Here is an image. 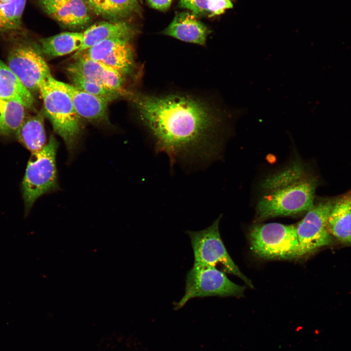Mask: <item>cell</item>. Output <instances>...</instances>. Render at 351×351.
<instances>
[{
    "instance_id": "obj_19",
    "label": "cell",
    "mask_w": 351,
    "mask_h": 351,
    "mask_svg": "<svg viewBox=\"0 0 351 351\" xmlns=\"http://www.w3.org/2000/svg\"><path fill=\"white\" fill-rule=\"evenodd\" d=\"M27 0H10L0 5V35L23 31L22 17Z\"/></svg>"
},
{
    "instance_id": "obj_8",
    "label": "cell",
    "mask_w": 351,
    "mask_h": 351,
    "mask_svg": "<svg viewBox=\"0 0 351 351\" xmlns=\"http://www.w3.org/2000/svg\"><path fill=\"white\" fill-rule=\"evenodd\" d=\"M335 197L320 199L307 212L296 226L298 242L297 257H301L333 242L328 219Z\"/></svg>"
},
{
    "instance_id": "obj_23",
    "label": "cell",
    "mask_w": 351,
    "mask_h": 351,
    "mask_svg": "<svg viewBox=\"0 0 351 351\" xmlns=\"http://www.w3.org/2000/svg\"><path fill=\"white\" fill-rule=\"evenodd\" d=\"M135 35L116 37L101 41L87 50L74 57L81 56L93 60L101 61L114 49L130 41H132Z\"/></svg>"
},
{
    "instance_id": "obj_1",
    "label": "cell",
    "mask_w": 351,
    "mask_h": 351,
    "mask_svg": "<svg viewBox=\"0 0 351 351\" xmlns=\"http://www.w3.org/2000/svg\"><path fill=\"white\" fill-rule=\"evenodd\" d=\"M132 98L156 151L166 154L171 164L202 165L215 159L222 149L227 122L246 111L223 108L179 93Z\"/></svg>"
},
{
    "instance_id": "obj_27",
    "label": "cell",
    "mask_w": 351,
    "mask_h": 351,
    "mask_svg": "<svg viewBox=\"0 0 351 351\" xmlns=\"http://www.w3.org/2000/svg\"><path fill=\"white\" fill-rule=\"evenodd\" d=\"M230 0H208V14L210 16L222 14L226 9L232 8Z\"/></svg>"
},
{
    "instance_id": "obj_18",
    "label": "cell",
    "mask_w": 351,
    "mask_h": 351,
    "mask_svg": "<svg viewBox=\"0 0 351 351\" xmlns=\"http://www.w3.org/2000/svg\"><path fill=\"white\" fill-rule=\"evenodd\" d=\"M40 50L50 58L63 56L80 49L82 44L81 32H63L39 40Z\"/></svg>"
},
{
    "instance_id": "obj_2",
    "label": "cell",
    "mask_w": 351,
    "mask_h": 351,
    "mask_svg": "<svg viewBox=\"0 0 351 351\" xmlns=\"http://www.w3.org/2000/svg\"><path fill=\"white\" fill-rule=\"evenodd\" d=\"M319 182L300 160L266 176L260 183L256 206L258 220L307 212L314 203Z\"/></svg>"
},
{
    "instance_id": "obj_25",
    "label": "cell",
    "mask_w": 351,
    "mask_h": 351,
    "mask_svg": "<svg viewBox=\"0 0 351 351\" xmlns=\"http://www.w3.org/2000/svg\"><path fill=\"white\" fill-rule=\"evenodd\" d=\"M88 2L97 14L109 20L110 21H118L108 0H88Z\"/></svg>"
},
{
    "instance_id": "obj_14",
    "label": "cell",
    "mask_w": 351,
    "mask_h": 351,
    "mask_svg": "<svg viewBox=\"0 0 351 351\" xmlns=\"http://www.w3.org/2000/svg\"><path fill=\"white\" fill-rule=\"evenodd\" d=\"M91 9L85 0H67L43 11L59 23L75 28L85 26L90 22Z\"/></svg>"
},
{
    "instance_id": "obj_12",
    "label": "cell",
    "mask_w": 351,
    "mask_h": 351,
    "mask_svg": "<svg viewBox=\"0 0 351 351\" xmlns=\"http://www.w3.org/2000/svg\"><path fill=\"white\" fill-rule=\"evenodd\" d=\"M210 31L195 15L187 12L177 13L162 33L177 39L204 45Z\"/></svg>"
},
{
    "instance_id": "obj_7",
    "label": "cell",
    "mask_w": 351,
    "mask_h": 351,
    "mask_svg": "<svg viewBox=\"0 0 351 351\" xmlns=\"http://www.w3.org/2000/svg\"><path fill=\"white\" fill-rule=\"evenodd\" d=\"M221 215L208 228L198 231H187L194 255V263L216 268L219 265L222 270L235 275L253 288V284L239 270L227 252L221 239L219 224Z\"/></svg>"
},
{
    "instance_id": "obj_4",
    "label": "cell",
    "mask_w": 351,
    "mask_h": 351,
    "mask_svg": "<svg viewBox=\"0 0 351 351\" xmlns=\"http://www.w3.org/2000/svg\"><path fill=\"white\" fill-rule=\"evenodd\" d=\"M58 144L51 135L45 146L32 153L28 160L22 183L26 214L39 197L58 188L56 163Z\"/></svg>"
},
{
    "instance_id": "obj_3",
    "label": "cell",
    "mask_w": 351,
    "mask_h": 351,
    "mask_svg": "<svg viewBox=\"0 0 351 351\" xmlns=\"http://www.w3.org/2000/svg\"><path fill=\"white\" fill-rule=\"evenodd\" d=\"M38 91L55 132L63 139L67 150L73 152L78 145L81 128L80 117L69 96L52 76L41 83Z\"/></svg>"
},
{
    "instance_id": "obj_16",
    "label": "cell",
    "mask_w": 351,
    "mask_h": 351,
    "mask_svg": "<svg viewBox=\"0 0 351 351\" xmlns=\"http://www.w3.org/2000/svg\"><path fill=\"white\" fill-rule=\"evenodd\" d=\"M0 98L19 102L31 109L35 99L7 64L0 59Z\"/></svg>"
},
{
    "instance_id": "obj_5",
    "label": "cell",
    "mask_w": 351,
    "mask_h": 351,
    "mask_svg": "<svg viewBox=\"0 0 351 351\" xmlns=\"http://www.w3.org/2000/svg\"><path fill=\"white\" fill-rule=\"evenodd\" d=\"M251 249L258 256L270 259L297 257L296 226L273 222L256 224L249 233Z\"/></svg>"
},
{
    "instance_id": "obj_26",
    "label": "cell",
    "mask_w": 351,
    "mask_h": 351,
    "mask_svg": "<svg viewBox=\"0 0 351 351\" xmlns=\"http://www.w3.org/2000/svg\"><path fill=\"white\" fill-rule=\"evenodd\" d=\"M208 0H180V7L190 10L195 16L208 14Z\"/></svg>"
},
{
    "instance_id": "obj_28",
    "label": "cell",
    "mask_w": 351,
    "mask_h": 351,
    "mask_svg": "<svg viewBox=\"0 0 351 351\" xmlns=\"http://www.w3.org/2000/svg\"><path fill=\"white\" fill-rule=\"evenodd\" d=\"M173 0H147L149 5L153 8L166 11L170 7Z\"/></svg>"
},
{
    "instance_id": "obj_10",
    "label": "cell",
    "mask_w": 351,
    "mask_h": 351,
    "mask_svg": "<svg viewBox=\"0 0 351 351\" xmlns=\"http://www.w3.org/2000/svg\"><path fill=\"white\" fill-rule=\"evenodd\" d=\"M74 60L67 68V72L79 74L92 79L123 96L128 94L124 88V77L102 62L81 56L73 57Z\"/></svg>"
},
{
    "instance_id": "obj_20",
    "label": "cell",
    "mask_w": 351,
    "mask_h": 351,
    "mask_svg": "<svg viewBox=\"0 0 351 351\" xmlns=\"http://www.w3.org/2000/svg\"><path fill=\"white\" fill-rule=\"evenodd\" d=\"M21 104L0 98V135L15 134L26 117L25 109Z\"/></svg>"
},
{
    "instance_id": "obj_30",
    "label": "cell",
    "mask_w": 351,
    "mask_h": 351,
    "mask_svg": "<svg viewBox=\"0 0 351 351\" xmlns=\"http://www.w3.org/2000/svg\"><path fill=\"white\" fill-rule=\"evenodd\" d=\"M10 0H0V2H4V1H9Z\"/></svg>"
},
{
    "instance_id": "obj_11",
    "label": "cell",
    "mask_w": 351,
    "mask_h": 351,
    "mask_svg": "<svg viewBox=\"0 0 351 351\" xmlns=\"http://www.w3.org/2000/svg\"><path fill=\"white\" fill-rule=\"evenodd\" d=\"M58 83L69 96L79 117L93 121L106 120L110 101L83 91L73 85L58 80Z\"/></svg>"
},
{
    "instance_id": "obj_31",
    "label": "cell",
    "mask_w": 351,
    "mask_h": 351,
    "mask_svg": "<svg viewBox=\"0 0 351 351\" xmlns=\"http://www.w3.org/2000/svg\"><path fill=\"white\" fill-rule=\"evenodd\" d=\"M139 3L142 4L143 3V0H138Z\"/></svg>"
},
{
    "instance_id": "obj_6",
    "label": "cell",
    "mask_w": 351,
    "mask_h": 351,
    "mask_svg": "<svg viewBox=\"0 0 351 351\" xmlns=\"http://www.w3.org/2000/svg\"><path fill=\"white\" fill-rule=\"evenodd\" d=\"M246 288L231 281L222 271L215 267L194 263L188 272L185 294L175 307H183L191 299L212 296H242Z\"/></svg>"
},
{
    "instance_id": "obj_21",
    "label": "cell",
    "mask_w": 351,
    "mask_h": 351,
    "mask_svg": "<svg viewBox=\"0 0 351 351\" xmlns=\"http://www.w3.org/2000/svg\"><path fill=\"white\" fill-rule=\"evenodd\" d=\"M100 62L126 77L135 67L134 51L131 41L126 42L112 50Z\"/></svg>"
},
{
    "instance_id": "obj_24",
    "label": "cell",
    "mask_w": 351,
    "mask_h": 351,
    "mask_svg": "<svg viewBox=\"0 0 351 351\" xmlns=\"http://www.w3.org/2000/svg\"><path fill=\"white\" fill-rule=\"evenodd\" d=\"M108 0L118 21L127 20L131 18L141 15V8L138 0Z\"/></svg>"
},
{
    "instance_id": "obj_22",
    "label": "cell",
    "mask_w": 351,
    "mask_h": 351,
    "mask_svg": "<svg viewBox=\"0 0 351 351\" xmlns=\"http://www.w3.org/2000/svg\"><path fill=\"white\" fill-rule=\"evenodd\" d=\"M74 86L88 93L111 102L123 96L120 93L78 74L68 72Z\"/></svg>"
},
{
    "instance_id": "obj_13",
    "label": "cell",
    "mask_w": 351,
    "mask_h": 351,
    "mask_svg": "<svg viewBox=\"0 0 351 351\" xmlns=\"http://www.w3.org/2000/svg\"><path fill=\"white\" fill-rule=\"evenodd\" d=\"M328 226L333 238L343 245L351 246V191L335 197Z\"/></svg>"
},
{
    "instance_id": "obj_17",
    "label": "cell",
    "mask_w": 351,
    "mask_h": 351,
    "mask_svg": "<svg viewBox=\"0 0 351 351\" xmlns=\"http://www.w3.org/2000/svg\"><path fill=\"white\" fill-rule=\"evenodd\" d=\"M19 141L32 153L46 144L44 117L41 113L26 117L15 134Z\"/></svg>"
},
{
    "instance_id": "obj_15",
    "label": "cell",
    "mask_w": 351,
    "mask_h": 351,
    "mask_svg": "<svg viewBox=\"0 0 351 351\" xmlns=\"http://www.w3.org/2000/svg\"><path fill=\"white\" fill-rule=\"evenodd\" d=\"M136 31L135 27L128 20H109L97 22L82 32V46L75 54L80 53L104 40L135 35Z\"/></svg>"
},
{
    "instance_id": "obj_9",
    "label": "cell",
    "mask_w": 351,
    "mask_h": 351,
    "mask_svg": "<svg viewBox=\"0 0 351 351\" xmlns=\"http://www.w3.org/2000/svg\"><path fill=\"white\" fill-rule=\"evenodd\" d=\"M39 49L25 40H16L8 54L7 65L31 93L51 77L50 69Z\"/></svg>"
},
{
    "instance_id": "obj_29",
    "label": "cell",
    "mask_w": 351,
    "mask_h": 351,
    "mask_svg": "<svg viewBox=\"0 0 351 351\" xmlns=\"http://www.w3.org/2000/svg\"><path fill=\"white\" fill-rule=\"evenodd\" d=\"M39 6L42 9L60 4L67 0H36Z\"/></svg>"
}]
</instances>
